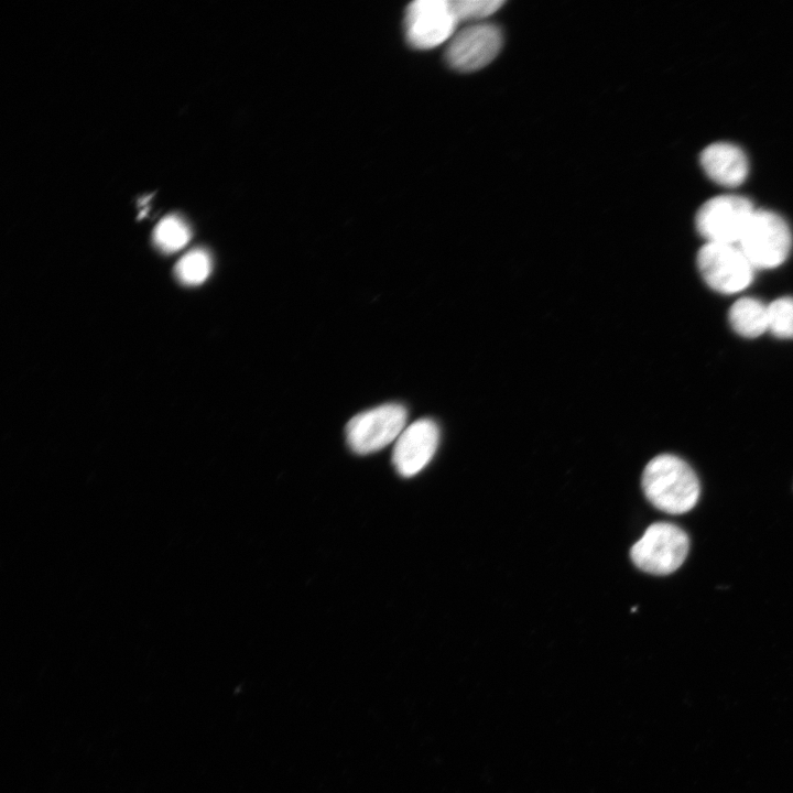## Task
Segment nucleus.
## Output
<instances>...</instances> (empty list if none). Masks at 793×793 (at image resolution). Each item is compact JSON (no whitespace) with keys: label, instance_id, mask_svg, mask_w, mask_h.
I'll return each mask as SVG.
<instances>
[{"label":"nucleus","instance_id":"1","mask_svg":"<svg viewBox=\"0 0 793 793\" xmlns=\"http://www.w3.org/2000/svg\"><path fill=\"white\" fill-rule=\"evenodd\" d=\"M647 499L659 510L681 514L693 509L698 500L699 481L682 458L662 454L652 458L642 475Z\"/></svg>","mask_w":793,"mask_h":793},{"label":"nucleus","instance_id":"2","mask_svg":"<svg viewBox=\"0 0 793 793\" xmlns=\"http://www.w3.org/2000/svg\"><path fill=\"white\" fill-rule=\"evenodd\" d=\"M738 245L753 268L769 269L786 259L792 235L785 220L778 214L756 209Z\"/></svg>","mask_w":793,"mask_h":793},{"label":"nucleus","instance_id":"3","mask_svg":"<svg viewBox=\"0 0 793 793\" xmlns=\"http://www.w3.org/2000/svg\"><path fill=\"white\" fill-rule=\"evenodd\" d=\"M688 547V536L681 528L667 522H656L633 544L630 556L641 571L666 575L683 564Z\"/></svg>","mask_w":793,"mask_h":793},{"label":"nucleus","instance_id":"4","mask_svg":"<svg viewBox=\"0 0 793 793\" xmlns=\"http://www.w3.org/2000/svg\"><path fill=\"white\" fill-rule=\"evenodd\" d=\"M408 411L398 403H385L355 415L346 425L350 449L370 454L397 441L406 427Z\"/></svg>","mask_w":793,"mask_h":793},{"label":"nucleus","instance_id":"5","mask_svg":"<svg viewBox=\"0 0 793 793\" xmlns=\"http://www.w3.org/2000/svg\"><path fill=\"white\" fill-rule=\"evenodd\" d=\"M754 210L746 197L716 196L698 209L696 228L707 242L738 245Z\"/></svg>","mask_w":793,"mask_h":793},{"label":"nucleus","instance_id":"6","mask_svg":"<svg viewBox=\"0 0 793 793\" xmlns=\"http://www.w3.org/2000/svg\"><path fill=\"white\" fill-rule=\"evenodd\" d=\"M697 265L713 290L727 294L746 289L754 269L739 247L718 242H707L700 248Z\"/></svg>","mask_w":793,"mask_h":793},{"label":"nucleus","instance_id":"7","mask_svg":"<svg viewBox=\"0 0 793 793\" xmlns=\"http://www.w3.org/2000/svg\"><path fill=\"white\" fill-rule=\"evenodd\" d=\"M458 24L452 0H416L405 11V36L419 50L434 48L452 37Z\"/></svg>","mask_w":793,"mask_h":793},{"label":"nucleus","instance_id":"8","mask_svg":"<svg viewBox=\"0 0 793 793\" xmlns=\"http://www.w3.org/2000/svg\"><path fill=\"white\" fill-rule=\"evenodd\" d=\"M501 30L492 23H478L459 31L445 51L446 63L458 72H475L487 66L502 46Z\"/></svg>","mask_w":793,"mask_h":793},{"label":"nucleus","instance_id":"9","mask_svg":"<svg viewBox=\"0 0 793 793\" xmlns=\"http://www.w3.org/2000/svg\"><path fill=\"white\" fill-rule=\"evenodd\" d=\"M439 442V430L431 419H420L403 430L397 438L392 461L403 477L420 472L434 456Z\"/></svg>","mask_w":793,"mask_h":793},{"label":"nucleus","instance_id":"10","mask_svg":"<svg viewBox=\"0 0 793 793\" xmlns=\"http://www.w3.org/2000/svg\"><path fill=\"white\" fill-rule=\"evenodd\" d=\"M700 164L715 183L731 187L746 180L749 169L743 151L728 142H716L706 146L700 154Z\"/></svg>","mask_w":793,"mask_h":793},{"label":"nucleus","instance_id":"11","mask_svg":"<svg viewBox=\"0 0 793 793\" xmlns=\"http://www.w3.org/2000/svg\"><path fill=\"white\" fill-rule=\"evenodd\" d=\"M729 322L739 335L758 337L768 329V305L753 297H742L730 307Z\"/></svg>","mask_w":793,"mask_h":793},{"label":"nucleus","instance_id":"12","mask_svg":"<svg viewBox=\"0 0 793 793\" xmlns=\"http://www.w3.org/2000/svg\"><path fill=\"white\" fill-rule=\"evenodd\" d=\"M189 239V227L176 215L165 216L153 230V241L164 252H175L182 249Z\"/></svg>","mask_w":793,"mask_h":793},{"label":"nucleus","instance_id":"13","mask_svg":"<svg viewBox=\"0 0 793 793\" xmlns=\"http://www.w3.org/2000/svg\"><path fill=\"white\" fill-rule=\"evenodd\" d=\"M211 271L209 253L200 248L186 252L175 265V275L184 284L203 283Z\"/></svg>","mask_w":793,"mask_h":793},{"label":"nucleus","instance_id":"14","mask_svg":"<svg viewBox=\"0 0 793 793\" xmlns=\"http://www.w3.org/2000/svg\"><path fill=\"white\" fill-rule=\"evenodd\" d=\"M768 329L776 337L793 338V297H780L768 305Z\"/></svg>","mask_w":793,"mask_h":793},{"label":"nucleus","instance_id":"15","mask_svg":"<svg viewBox=\"0 0 793 793\" xmlns=\"http://www.w3.org/2000/svg\"><path fill=\"white\" fill-rule=\"evenodd\" d=\"M503 3V0H452L458 23L481 20L495 13Z\"/></svg>","mask_w":793,"mask_h":793}]
</instances>
